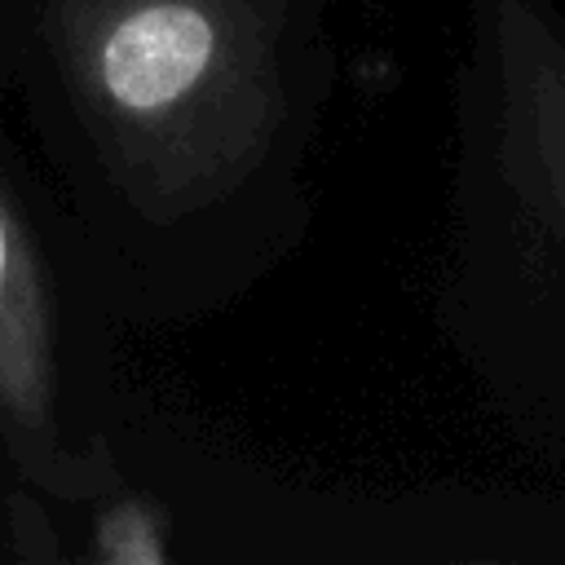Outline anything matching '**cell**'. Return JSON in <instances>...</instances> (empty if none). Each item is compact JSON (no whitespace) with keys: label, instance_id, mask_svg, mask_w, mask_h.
I'll list each match as a JSON object with an SVG mask.
<instances>
[{"label":"cell","instance_id":"obj_3","mask_svg":"<svg viewBox=\"0 0 565 565\" xmlns=\"http://www.w3.org/2000/svg\"><path fill=\"white\" fill-rule=\"evenodd\" d=\"M433 322L565 490V4L459 0Z\"/></svg>","mask_w":565,"mask_h":565},{"label":"cell","instance_id":"obj_1","mask_svg":"<svg viewBox=\"0 0 565 565\" xmlns=\"http://www.w3.org/2000/svg\"><path fill=\"white\" fill-rule=\"evenodd\" d=\"M331 0H0V97L119 327H199L309 238Z\"/></svg>","mask_w":565,"mask_h":565},{"label":"cell","instance_id":"obj_4","mask_svg":"<svg viewBox=\"0 0 565 565\" xmlns=\"http://www.w3.org/2000/svg\"><path fill=\"white\" fill-rule=\"evenodd\" d=\"M84 243L0 102V455L22 490L79 503L115 472L128 397Z\"/></svg>","mask_w":565,"mask_h":565},{"label":"cell","instance_id":"obj_2","mask_svg":"<svg viewBox=\"0 0 565 565\" xmlns=\"http://www.w3.org/2000/svg\"><path fill=\"white\" fill-rule=\"evenodd\" d=\"M115 472L79 503L18 490V565H565V490H366L291 477L137 384Z\"/></svg>","mask_w":565,"mask_h":565}]
</instances>
